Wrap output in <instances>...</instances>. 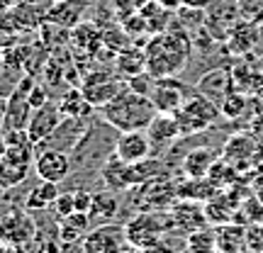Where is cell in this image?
Instances as JSON below:
<instances>
[{
	"label": "cell",
	"mask_w": 263,
	"mask_h": 253,
	"mask_svg": "<svg viewBox=\"0 0 263 253\" xmlns=\"http://www.w3.org/2000/svg\"><path fill=\"white\" fill-rule=\"evenodd\" d=\"M139 253H176L171 246H166V244H154V246H149V248H144V251H139Z\"/></svg>",
	"instance_id": "cell-37"
},
{
	"label": "cell",
	"mask_w": 263,
	"mask_h": 253,
	"mask_svg": "<svg viewBox=\"0 0 263 253\" xmlns=\"http://www.w3.org/2000/svg\"><path fill=\"white\" fill-rule=\"evenodd\" d=\"M190 88L185 83H180L176 75L171 78H156L154 83V90H151V103L156 105L159 112H166V114H176L185 105V100L190 98Z\"/></svg>",
	"instance_id": "cell-9"
},
{
	"label": "cell",
	"mask_w": 263,
	"mask_h": 253,
	"mask_svg": "<svg viewBox=\"0 0 263 253\" xmlns=\"http://www.w3.org/2000/svg\"><path fill=\"white\" fill-rule=\"evenodd\" d=\"M146 134H149V141H151V156H156V159L161 153H168L178 144V139H183L176 117L166 112H159L151 120V124L146 127Z\"/></svg>",
	"instance_id": "cell-11"
},
{
	"label": "cell",
	"mask_w": 263,
	"mask_h": 253,
	"mask_svg": "<svg viewBox=\"0 0 263 253\" xmlns=\"http://www.w3.org/2000/svg\"><path fill=\"white\" fill-rule=\"evenodd\" d=\"M98 112L117 131H134V129H146L151 120L159 114V110H156V105L151 103L149 95L134 93V90H129L124 85L122 90L115 95L107 105H103Z\"/></svg>",
	"instance_id": "cell-2"
},
{
	"label": "cell",
	"mask_w": 263,
	"mask_h": 253,
	"mask_svg": "<svg viewBox=\"0 0 263 253\" xmlns=\"http://www.w3.org/2000/svg\"><path fill=\"white\" fill-rule=\"evenodd\" d=\"M110 3H112L115 20H117V22H124L127 17L137 15V12L141 10V5H144L146 0H110Z\"/></svg>",
	"instance_id": "cell-30"
},
{
	"label": "cell",
	"mask_w": 263,
	"mask_h": 253,
	"mask_svg": "<svg viewBox=\"0 0 263 253\" xmlns=\"http://www.w3.org/2000/svg\"><path fill=\"white\" fill-rule=\"evenodd\" d=\"M73 170L71 163V153H66L61 149H37L34 156V173L39 180H51V183H64L68 180Z\"/></svg>",
	"instance_id": "cell-10"
},
{
	"label": "cell",
	"mask_w": 263,
	"mask_h": 253,
	"mask_svg": "<svg viewBox=\"0 0 263 253\" xmlns=\"http://www.w3.org/2000/svg\"><path fill=\"white\" fill-rule=\"evenodd\" d=\"M90 215L85 212H73V215L59 219V241L61 244H76L81 241V236L90 231Z\"/></svg>",
	"instance_id": "cell-23"
},
{
	"label": "cell",
	"mask_w": 263,
	"mask_h": 253,
	"mask_svg": "<svg viewBox=\"0 0 263 253\" xmlns=\"http://www.w3.org/2000/svg\"><path fill=\"white\" fill-rule=\"evenodd\" d=\"M29 103H32V107H34V110H37V107H42L44 103H49L47 88H44V85H39L37 81L32 83V88H29Z\"/></svg>",
	"instance_id": "cell-33"
},
{
	"label": "cell",
	"mask_w": 263,
	"mask_h": 253,
	"mask_svg": "<svg viewBox=\"0 0 263 253\" xmlns=\"http://www.w3.org/2000/svg\"><path fill=\"white\" fill-rule=\"evenodd\" d=\"M212 3H215V0H180V5H183V8H195V10L212 8Z\"/></svg>",
	"instance_id": "cell-35"
},
{
	"label": "cell",
	"mask_w": 263,
	"mask_h": 253,
	"mask_svg": "<svg viewBox=\"0 0 263 253\" xmlns=\"http://www.w3.org/2000/svg\"><path fill=\"white\" fill-rule=\"evenodd\" d=\"M146 71L154 78H171L178 75L193 54V42L188 37V29L178 25H171L166 32L151 34L146 42Z\"/></svg>",
	"instance_id": "cell-1"
},
{
	"label": "cell",
	"mask_w": 263,
	"mask_h": 253,
	"mask_svg": "<svg viewBox=\"0 0 263 253\" xmlns=\"http://www.w3.org/2000/svg\"><path fill=\"white\" fill-rule=\"evenodd\" d=\"M159 5H163V8H168V10H178L180 8V0H156Z\"/></svg>",
	"instance_id": "cell-38"
},
{
	"label": "cell",
	"mask_w": 263,
	"mask_h": 253,
	"mask_svg": "<svg viewBox=\"0 0 263 253\" xmlns=\"http://www.w3.org/2000/svg\"><path fill=\"white\" fill-rule=\"evenodd\" d=\"M88 215H90L93 222H100V224L112 222L115 217L120 215V197H117V192L110 188L93 192V205H90Z\"/></svg>",
	"instance_id": "cell-21"
},
{
	"label": "cell",
	"mask_w": 263,
	"mask_h": 253,
	"mask_svg": "<svg viewBox=\"0 0 263 253\" xmlns=\"http://www.w3.org/2000/svg\"><path fill=\"white\" fill-rule=\"evenodd\" d=\"M246 251L261 253L263 251V222L246 226Z\"/></svg>",
	"instance_id": "cell-32"
},
{
	"label": "cell",
	"mask_w": 263,
	"mask_h": 253,
	"mask_svg": "<svg viewBox=\"0 0 263 253\" xmlns=\"http://www.w3.org/2000/svg\"><path fill=\"white\" fill-rule=\"evenodd\" d=\"M12 3H15V0H0V10H8Z\"/></svg>",
	"instance_id": "cell-41"
},
{
	"label": "cell",
	"mask_w": 263,
	"mask_h": 253,
	"mask_svg": "<svg viewBox=\"0 0 263 253\" xmlns=\"http://www.w3.org/2000/svg\"><path fill=\"white\" fill-rule=\"evenodd\" d=\"M49 5H59V3H66V0H47Z\"/></svg>",
	"instance_id": "cell-42"
},
{
	"label": "cell",
	"mask_w": 263,
	"mask_h": 253,
	"mask_svg": "<svg viewBox=\"0 0 263 253\" xmlns=\"http://www.w3.org/2000/svg\"><path fill=\"white\" fill-rule=\"evenodd\" d=\"M115 64H117V73L124 75V81L137 73H144L146 71V49H137V47L120 49Z\"/></svg>",
	"instance_id": "cell-26"
},
{
	"label": "cell",
	"mask_w": 263,
	"mask_h": 253,
	"mask_svg": "<svg viewBox=\"0 0 263 253\" xmlns=\"http://www.w3.org/2000/svg\"><path fill=\"white\" fill-rule=\"evenodd\" d=\"M34 83L32 75H25L17 83V88L8 95L5 100V112H3V129H27L29 120H32V112L34 107L29 103V88Z\"/></svg>",
	"instance_id": "cell-7"
},
{
	"label": "cell",
	"mask_w": 263,
	"mask_h": 253,
	"mask_svg": "<svg viewBox=\"0 0 263 253\" xmlns=\"http://www.w3.org/2000/svg\"><path fill=\"white\" fill-rule=\"evenodd\" d=\"M127 248L132 246L127 241L124 226L115 222H105L83 236V253H127Z\"/></svg>",
	"instance_id": "cell-8"
},
{
	"label": "cell",
	"mask_w": 263,
	"mask_h": 253,
	"mask_svg": "<svg viewBox=\"0 0 263 253\" xmlns=\"http://www.w3.org/2000/svg\"><path fill=\"white\" fill-rule=\"evenodd\" d=\"M171 217H173V229L176 231H183L188 236L190 231L195 229H202L207 226V212L202 205H197V200H190V197H183V200H176L171 205Z\"/></svg>",
	"instance_id": "cell-14"
},
{
	"label": "cell",
	"mask_w": 263,
	"mask_h": 253,
	"mask_svg": "<svg viewBox=\"0 0 263 253\" xmlns=\"http://www.w3.org/2000/svg\"><path fill=\"white\" fill-rule=\"evenodd\" d=\"M0 253H22V248H17V246H10V244H3V246H0Z\"/></svg>",
	"instance_id": "cell-39"
},
{
	"label": "cell",
	"mask_w": 263,
	"mask_h": 253,
	"mask_svg": "<svg viewBox=\"0 0 263 253\" xmlns=\"http://www.w3.org/2000/svg\"><path fill=\"white\" fill-rule=\"evenodd\" d=\"M3 54H5V49H3V47H0V61H3Z\"/></svg>",
	"instance_id": "cell-43"
},
{
	"label": "cell",
	"mask_w": 263,
	"mask_h": 253,
	"mask_svg": "<svg viewBox=\"0 0 263 253\" xmlns=\"http://www.w3.org/2000/svg\"><path fill=\"white\" fill-rule=\"evenodd\" d=\"M3 153H5V134L0 131V156H3Z\"/></svg>",
	"instance_id": "cell-40"
},
{
	"label": "cell",
	"mask_w": 263,
	"mask_h": 253,
	"mask_svg": "<svg viewBox=\"0 0 263 253\" xmlns=\"http://www.w3.org/2000/svg\"><path fill=\"white\" fill-rule=\"evenodd\" d=\"M244 107H246V98L241 93L232 90V93L219 103V112H222V117H227V120H236L239 114L244 112Z\"/></svg>",
	"instance_id": "cell-29"
},
{
	"label": "cell",
	"mask_w": 263,
	"mask_h": 253,
	"mask_svg": "<svg viewBox=\"0 0 263 253\" xmlns=\"http://www.w3.org/2000/svg\"><path fill=\"white\" fill-rule=\"evenodd\" d=\"M215 163H217V151L212 146H197V149H190L183 156L180 168L185 173V178L202 180V178H207V173H210V168Z\"/></svg>",
	"instance_id": "cell-20"
},
{
	"label": "cell",
	"mask_w": 263,
	"mask_h": 253,
	"mask_svg": "<svg viewBox=\"0 0 263 253\" xmlns=\"http://www.w3.org/2000/svg\"><path fill=\"white\" fill-rule=\"evenodd\" d=\"M171 12H173V10L159 5L156 0H146L139 10V15L146 20L149 34H159V32H166V29L171 27Z\"/></svg>",
	"instance_id": "cell-27"
},
{
	"label": "cell",
	"mask_w": 263,
	"mask_h": 253,
	"mask_svg": "<svg viewBox=\"0 0 263 253\" xmlns=\"http://www.w3.org/2000/svg\"><path fill=\"white\" fill-rule=\"evenodd\" d=\"M185 251L188 253H217V231L210 226L195 229L185 236Z\"/></svg>",
	"instance_id": "cell-28"
},
{
	"label": "cell",
	"mask_w": 263,
	"mask_h": 253,
	"mask_svg": "<svg viewBox=\"0 0 263 253\" xmlns=\"http://www.w3.org/2000/svg\"><path fill=\"white\" fill-rule=\"evenodd\" d=\"M166 176L168 173H163V176H159V178H154V180H146V183H141L137 188H132L139 192V197H137L139 212H144V209H171V205L180 197L178 183L166 178Z\"/></svg>",
	"instance_id": "cell-6"
},
{
	"label": "cell",
	"mask_w": 263,
	"mask_h": 253,
	"mask_svg": "<svg viewBox=\"0 0 263 253\" xmlns=\"http://www.w3.org/2000/svg\"><path fill=\"white\" fill-rule=\"evenodd\" d=\"M115 153L127 163H139L144 159H151V141L146 129L120 131L115 141Z\"/></svg>",
	"instance_id": "cell-16"
},
{
	"label": "cell",
	"mask_w": 263,
	"mask_h": 253,
	"mask_svg": "<svg viewBox=\"0 0 263 253\" xmlns=\"http://www.w3.org/2000/svg\"><path fill=\"white\" fill-rule=\"evenodd\" d=\"M0 246H3V241H0Z\"/></svg>",
	"instance_id": "cell-44"
},
{
	"label": "cell",
	"mask_w": 263,
	"mask_h": 253,
	"mask_svg": "<svg viewBox=\"0 0 263 253\" xmlns=\"http://www.w3.org/2000/svg\"><path fill=\"white\" fill-rule=\"evenodd\" d=\"M261 141L256 137H249V134H234L232 139L224 144V161L229 166H234L236 170H244V168H254L258 156L256 151L261 149L258 146Z\"/></svg>",
	"instance_id": "cell-15"
},
{
	"label": "cell",
	"mask_w": 263,
	"mask_h": 253,
	"mask_svg": "<svg viewBox=\"0 0 263 253\" xmlns=\"http://www.w3.org/2000/svg\"><path fill=\"white\" fill-rule=\"evenodd\" d=\"M76 195V212H90V205H93V192L90 190H73Z\"/></svg>",
	"instance_id": "cell-34"
},
{
	"label": "cell",
	"mask_w": 263,
	"mask_h": 253,
	"mask_svg": "<svg viewBox=\"0 0 263 253\" xmlns=\"http://www.w3.org/2000/svg\"><path fill=\"white\" fill-rule=\"evenodd\" d=\"M61 122H64V112H61V107H59V103H44L42 107H37L34 112H32V120H29L27 124V134L29 139L34 141V144H44V141L54 134V131L61 127Z\"/></svg>",
	"instance_id": "cell-13"
},
{
	"label": "cell",
	"mask_w": 263,
	"mask_h": 253,
	"mask_svg": "<svg viewBox=\"0 0 263 253\" xmlns=\"http://www.w3.org/2000/svg\"><path fill=\"white\" fill-rule=\"evenodd\" d=\"M195 90L207 95L210 100H215V103L219 105L227 95L232 93V90H236V88H234V78H232L229 71H224V68L217 71L215 68V71H210V73H205L200 78V83L195 85Z\"/></svg>",
	"instance_id": "cell-19"
},
{
	"label": "cell",
	"mask_w": 263,
	"mask_h": 253,
	"mask_svg": "<svg viewBox=\"0 0 263 253\" xmlns=\"http://www.w3.org/2000/svg\"><path fill=\"white\" fill-rule=\"evenodd\" d=\"M59 195H61V185L59 183L39 180L37 185L29 190L27 200H25V207H27L29 212H42V209H49V207L54 205Z\"/></svg>",
	"instance_id": "cell-25"
},
{
	"label": "cell",
	"mask_w": 263,
	"mask_h": 253,
	"mask_svg": "<svg viewBox=\"0 0 263 253\" xmlns=\"http://www.w3.org/2000/svg\"><path fill=\"white\" fill-rule=\"evenodd\" d=\"M219 114H222L219 105L215 100H210L207 95L195 90L173 117H176L183 137H195L200 131H207L210 127H215Z\"/></svg>",
	"instance_id": "cell-4"
},
{
	"label": "cell",
	"mask_w": 263,
	"mask_h": 253,
	"mask_svg": "<svg viewBox=\"0 0 263 253\" xmlns=\"http://www.w3.org/2000/svg\"><path fill=\"white\" fill-rule=\"evenodd\" d=\"M254 209V200H249V205H246L244 212H251ZM256 212H263V205H261V200L256 202ZM249 222H263V215H249Z\"/></svg>",
	"instance_id": "cell-36"
},
{
	"label": "cell",
	"mask_w": 263,
	"mask_h": 253,
	"mask_svg": "<svg viewBox=\"0 0 263 253\" xmlns=\"http://www.w3.org/2000/svg\"><path fill=\"white\" fill-rule=\"evenodd\" d=\"M37 239V222L27 207L22 209H10L0 215V241L10 246L25 248Z\"/></svg>",
	"instance_id": "cell-5"
},
{
	"label": "cell",
	"mask_w": 263,
	"mask_h": 253,
	"mask_svg": "<svg viewBox=\"0 0 263 253\" xmlns=\"http://www.w3.org/2000/svg\"><path fill=\"white\" fill-rule=\"evenodd\" d=\"M85 8H90V0H66L59 5H49L47 20L61 29H73L78 22H83Z\"/></svg>",
	"instance_id": "cell-18"
},
{
	"label": "cell",
	"mask_w": 263,
	"mask_h": 253,
	"mask_svg": "<svg viewBox=\"0 0 263 253\" xmlns=\"http://www.w3.org/2000/svg\"><path fill=\"white\" fill-rule=\"evenodd\" d=\"M168 231H173V217L168 209H144L124 224L127 241L137 251H144L149 246L159 244L161 236L168 234Z\"/></svg>",
	"instance_id": "cell-3"
},
{
	"label": "cell",
	"mask_w": 263,
	"mask_h": 253,
	"mask_svg": "<svg viewBox=\"0 0 263 253\" xmlns=\"http://www.w3.org/2000/svg\"><path fill=\"white\" fill-rule=\"evenodd\" d=\"M59 107H61L64 117H73V120H85V117H93V112H98L93 105L88 103V98L83 95L81 88H68L59 98Z\"/></svg>",
	"instance_id": "cell-22"
},
{
	"label": "cell",
	"mask_w": 263,
	"mask_h": 253,
	"mask_svg": "<svg viewBox=\"0 0 263 253\" xmlns=\"http://www.w3.org/2000/svg\"><path fill=\"white\" fill-rule=\"evenodd\" d=\"M54 212H57V219H64V217L73 215L76 212V195L73 190H61V195L57 197V202H54Z\"/></svg>",
	"instance_id": "cell-31"
},
{
	"label": "cell",
	"mask_w": 263,
	"mask_h": 253,
	"mask_svg": "<svg viewBox=\"0 0 263 253\" xmlns=\"http://www.w3.org/2000/svg\"><path fill=\"white\" fill-rule=\"evenodd\" d=\"M71 39H73L76 47H81V51H88V54H95L98 49L103 47V29L98 22H78L73 29H71Z\"/></svg>",
	"instance_id": "cell-24"
},
{
	"label": "cell",
	"mask_w": 263,
	"mask_h": 253,
	"mask_svg": "<svg viewBox=\"0 0 263 253\" xmlns=\"http://www.w3.org/2000/svg\"><path fill=\"white\" fill-rule=\"evenodd\" d=\"M261 253H263V251H261Z\"/></svg>",
	"instance_id": "cell-45"
},
{
	"label": "cell",
	"mask_w": 263,
	"mask_h": 253,
	"mask_svg": "<svg viewBox=\"0 0 263 253\" xmlns=\"http://www.w3.org/2000/svg\"><path fill=\"white\" fill-rule=\"evenodd\" d=\"M124 85H127V83H124ZM124 85L120 83L112 73L100 71V73H88V75H85L81 90H83V95L88 98V103L93 105L95 110H100L103 105H107L115 95L122 90Z\"/></svg>",
	"instance_id": "cell-12"
},
{
	"label": "cell",
	"mask_w": 263,
	"mask_h": 253,
	"mask_svg": "<svg viewBox=\"0 0 263 253\" xmlns=\"http://www.w3.org/2000/svg\"><path fill=\"white\" fill-rule=\"evenodd\" d=\"M100 178H103L105 188L115 190V192H127L132 190V163L122 161L117 153H110L100 168Z\"/></svg>",
	"instance_id": "cell-17"
}]
</instances>
